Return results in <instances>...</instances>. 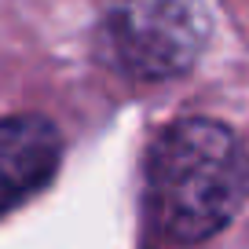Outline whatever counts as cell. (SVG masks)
<instances>
[{
    "mask_svg": "<svg viewBox=\"0 0 249 249\" xmlns=\"http://www.w3.org/2000/svg\"><path fill=\"white\" fill-rule=\"evenodd\" d=\"M205 0H121L110 18V40L136 77H179L209 44Z\"/></svg>",
    "mask_w": 249,
    "mask_h": 249,
    "instance_id": "2",
    "label": "cell"
},
{
    "mask_svg": "<svg viewBox=\"0 0 249 249\" xmlns=\"http://www.w3.org/2000/svg\"><path fill=\"white\" fill-rule=\"evenodd\" d=\"M150 213L176 242L224 231L249 191V158L238 136L209 117H183L158 136L147 169Z\"/></svg>",
    "mask_w": 249,
    "mask_h": 249,
    "instance_id": "1",
    "label": "cell"
},
{
    "mask_svg": "<svg viewBox=\"0 0 249 249\" xmlns=\"http://www.w3.org/2000/svg\"><path fill=\"white\" fill-rule=\"evenodd\" d=\"M62 140L48 117L15 114L0 121V216L52 183Z\"/></svg>",
    "mask_w": 249,
    "mask_h": 249,
    "instance_id": "3",
    "label": "cell"
}]
</instances>
